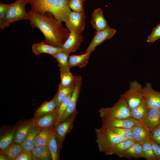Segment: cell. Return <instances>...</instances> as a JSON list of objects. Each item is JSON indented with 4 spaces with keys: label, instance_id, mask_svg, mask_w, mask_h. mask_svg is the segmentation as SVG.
I'll return each mask as SVG.
<instances>
[{
    "label": "cell",
    "instance_id": "cell-1",
    "mask_svg": "<svg viewBox=\"0 0 160 160\" xmlns=\"http://www.w3.org/2000/svg\"><path fill=\"white\" fill-rule=\"evenodd\" d=\"M28 13L30 25L41 32L45 37L44 41L50 45L61 47L70 33L63 26L62 22L57 20L53 15H42L31 10Z\"/></svg>",
    "mask_w": 160,
    "mask_h": 160
},
{
    "label": "cell",
    "instance_id": "cell-2",
    "mask_svg": "<svg viewBox=\"0 0 160 160\" xmlns=\"http://www.w3.org/2000/svg\"><path fill=\"white\" fill-rule=\"evenodd\" d=\"M28 0L32 11L42 15L50 13L61 22H67L72 12L67 0Z\"/></svg>",
    "mask_w": 160,
    "mask_h": 160
},
{
    "label": "cell",
    "instance_id": "cell-3",
    "mask_svg": "<svg viewBox=\"0 0 160 160\" xmlns=\"http://www.w3.org/2000/svg\"><path fill=\"white\" fill-rule=\"evenodd\" d=\"M95 130L98 150L106 155L114 145L126 139L106 128L101 127Z\"/></svg>",
    "mask_w": 160,
    "mask_h": 160
},
{
    "label": "cell",
    "instance_id": "cell-4",
    "mask_svg": "<svg viewBox=\"0 0 160 160\" xmlns=\"http://www.w3.org/2000/svg\"><path fill=\"white\" fill-rule=\"evenodd\" d=\"M101 118L127 119L132 118L131 108L126 99L120 95L117 101L110 107H101L99 110Z\"/></svg>",
    "mask_w": 160,
    "mask_h": 160
},
{
    "label": "cell",
    "instance_id": "cell-5",
    "mask_svg": "<svg viewBox=\"0 0 160 160\" xmlns=\"http://www.w3.org/2000/svg\"><path fill=\"white\" fill-rule=\"evenodd\" d=\"M28 4V0H17L12 3L3 23L0 25V29H5L14 22L28 20V13L26 12L25 8Z\"/></svg>",
    "mask_w": 160,
    "mask_h": 160
},
{
    "label": "cell",
    "instance_id": "cell-6",
    "mask_svg": "<svg viewBox=\"0 0 160 160\" xmlns=\"http://www.w3.org/2000/svg\"><path fill=\"white\" fill-rule=\"evenodd\" d=\"M142 88L141 85L135 80L130 83L129 89L121 95L126 99L131 108L139 105L144 100Z\"/></svg>",
    "mask_w": 160,
    "mask_h": 160
},
{
    "label": "cell",
    "instance_id": "cell-7",
    "mask_svg": "<svg viewBox=\"0 0 160 160\" xmlns=\"http://www.w3.org/2000/svg\"><path fill=\"white\" fill-rule=\"evenodd\" d=\"M86 18L84 12L72 11L68 20L65 23L66 28L70 32L81 34L84 28Z\"/></svg>",
    "mask_w": 160,
    "mask_h": 160
},
{
    "label": "cell",
    "instance_id": "cell-8",
    "mask_svg": "<svg viewBox=\"0 0 160 160\" xmlns=\"http://www.w3.org/2000/svg\"><path fill=\"white\" fill-rule=\"evenodd\" d=\"M82 84L81 77L78 76L68 105L61 119L60 122L64 121L77 111L76 110V104Z\"/></svg>",
    "mask_w": 160,
    "mask_h": 160
},
{
    "label": "cell",
    "instance_id": "cell-9",
    "mask_svg": "<svg viewBox=\"0 0 160 160\" xmlns=\"http://www.w3.org/2000/svg\"><path fill=\"white\" fill-rule=\"evenodd\" d=\"M142 94L149 108H160V92L154 90L151 83L146 82L142 89Z\"/></svg>",
    "mask_w": 160,
    "mask_h": 160
},
{
    "label": "cell",
    "instance_id": "cell-10",
    "mask_svg": "<svg viewBox=\"0 0 160 160\" xmlns=\"http://www.w3.org/2000/svg\"><path fill=\"white\" fill-rule=\"evenodd\" d=\"M116 32L115 29L110 27L103 30L96 31L93 38L85 51V52L93 51L95 47L105 41L110 39Z\"/></svg>",
    "mask_w": 160,
    "mask_h": 160
},
{
    "label": "cell",
    "instance_id": "cell-11",
    "mask_svg": "<svg viewBox=\"0 0 160 160\" xmlns=\"http://www.w3.org/2000/svg\"><path fill=\"white\" fill-rule=\"evenodd\" d=\"M102 126L105 128L116 127L132 129L139 122L132 118L127 119L101 118Z\"/></svg>",
    "mask_w": 160,
    "mask_h": 160
},
{
    "label": "cell",
    "instance_id": "cell-12",
    "mask_svg": "<svg viewBox=\"0 0 160 160\" xmlns=\"http://www.w3.org/2000/svg\"><path fill=\"white\" fill-rule=\"evenodd\" d=\"M70 32L68 37L61 47L63 50L70 54L75 52L79 49L84 39L81 34Z\"/></svg>",
    "mask_w": 160,
    "mask_h": 160
},
{
    "label": "cell",
    "instance_id": "cell-13",
    "mask_svg": "<svg viewBox=\"0 0 160 160\" xmlns=\"http://www.w3.org/2000/svg\"><path fill=\"white\" fill-rule=\"evenodd\" d=\"M77 111L62 122L57 124L55 132L59 145H60L66 134L73 128V124Z\"/></svg>",
    "mask_w": 160,
    "mask_h": 160
},
{
    "label": "cell",
    "instance_id": "cell-14",
    "mask_svg": "<svg viewBox=\"0 0 160 160\" xmlns=\"http://www.w3.org/2000/svg\"><path fill=\"white\" fill-rule=\"evenodd\" d=\"M32 49L33 53L36 55L45 53L52 56L57 53L63 50L61 47H56L50 45L44 41L34 43L32 45Z\"/></svg>",
    "mask_w": 160,
    "mask_h": 160
},
{
    "label": "cell",
    "instance_id": "cell-15",
    "mask_svg": "<svg viewBox=\"0 0 160 160\" xmlns=\"http://www.w3.org/2000/svg\"><path fill=\"white\" fill-rule=\"evenodd\" d=\"M91 16L90 23L96 31H101L110 27L104 17L103 10L100 8L95 9Z\"/></svg>",
    "mask_w": 160,
    "mask_h": 160
},
{
    "label": "cell",
    "instance_id": "cell-16",
    "mask_svg": "<svg viewBox=\"0 0 160 160\" xmlns=\"http://www.w3.org/2000/svg\"><path fill=\"white\" fill-rule=\"evenodd\" d=\"M135 142L141 144L151 138L150 131L142 123H139L132 128Z\"/></svg>",
    "mask_w": 160,
    "mask_h": 160
},
{
    "label": "cell",
    "instance_id": "cell-17",
    "mask_svg": "<svg viewBox=\"0 0 160 160\" xmlns=\"http://www.w3.org/2000/svg\"><path fill=\"white\" fill-rule=\"evenodd\" d=\"M149 108L144 98L141 103L137 106L131 108L132 118L140 123H143L145 121Z\"/></svg>",
    "mask_w": 160,
    "mask_h": 160
},
{
    "label": "cell",
    "instance_id": "cell-18",
    "mask_svg": "<svg viewBox=\"0 0 160 160\" xmlns=\"http://www.w3.org/2000/svg\"><path fill=\"white\" fill-rule=\"evenodd\" d=\"M93 51L85 52L80 55H72L69 56L68 62L70 68L76 66L79 68L85 67L88 63L90 56Z\"/></svg>",
    "mask_w": 160,
    "mask_h": 160
},
{
    "label": "cell",
    "instance_id": "cell-19",
    "mask_svg": "<svg viewBox=\"0 0 160 160\" xmlns=\"http://www.w3.org/2000/svg\"><path fill=\"white\" fill-rule=\"evenodd\" d=\"M160 118V108H149L147 118L142 123L150 131L158 127Z\"/></svg>",
    "mask_w": 160,
    "mask_h": 160
},
{
    "label": "cell",
    "instance_id": "cell-20",
    "mask_svg": "<svg viewBox=\"0 0 160 160\" xmlns=\"http://www.w3.org/2000/svg\"><path fill=\"white\" fill-rule=\"evenodd\" d=\"M118 157L128 159L145 158L141 144L136 143L132 144Z\"/></svg>",
    "mask_w": 160,
    "mask_h": 160
},
{
    "label": "cell",
    "instance_id": "cell-21",
    "mask_svg": "<svg viewBox=\"0 0 160 160\" xmlns=\"http://www.w3.org/2000/svg\"><path fill=\"white\" fill-rule=\"evenodd\" d=\"M40 131V128L35 126L31 129L20 144L23 150L32 151L34 147L35 137Z\"/></svg>",
    "mask_w": 160,
    "mask_h": 160
},
{
    "label": "cell",
    "instance_id": "cell-22",
    "mask_svg": "<svg viewBox=\"0 0 160 160\" xmlns=\"http://www.w3.org/2000/svg\"><path fill=\"white\" fill-rule=\"evenodd\" d=\"M69 54L68 52L62 50L52 56L57 61L60 72L70 71L68 62Z\"/></svg>",
    "mask_w": 160,
    "mask_h": 160
},
{
    "label": "cell",
    "instance_id": "cell-23",
    "mask_svg": "<svg viewBox=\"0 0 160 160\" xmlns=\"http://www.w3.org/2000/svg\"><path fill=\"white\" fill-rule=\"evenodd\" d=\"M58 117L57 110L56 112L46 115L38 119L35 123L36 126L39 128H49L57 122Z\"/></svg>",
    "mask_w": 160,
    "mask_h": 160
},
{
    "label": "cell",
    "instance_id": "cell-24",
    "mask_svg": "<svg viewBox=\"0 0 160 160\" xmlns=\"http://www.w3.org/2000/svg\"><path fill=\"white\" fill-rule=\"evenodd\" d=\"M35 124L33 122H30L17 130L15 134L14 142L20 145Z\"/></svg>",
    "mask_w": 160,
    "mask_h": 160
},
{
    "label": "cell",
    "instance_id": "cell-25",
    "mask_svg": "<svg viewBox=\"0 0 160 160\" xmlns=\"http://www.w3.org/2000/svg\"><path fill=\"white\" fill-rule=\"evenodd\" d=\"M58 145H59L56 133L54 131H51L47 146L52 160H57L58 159Z\"/></svg>",
    "mask_w": 160,
    "mask_h": 160
},
{
    "label": "cell",
    "instance_id": "cell-26",
    "mask_svg": "<svg viewBox=\"0 0 160 160\" xmlns=\"http://www.w3.org/2000/svg\"><path fill=\"white\" fill-rule=\"evenodd\" d=\"M32 153L33 160H47L51 159L47 146L35 147Z\"/></svg>",
    "mask_w": 160,
    "mask_h": 160
},
{
    "label": "cell",
    "instance_id": "cell-27",
    "mask_svg": "<svg viewBox=\"0 0 160 160\" xmlns=\"http://www.w3.org/2000/svg\"><path fill=\"white\" fill-rule=\"evenodd\" d=\"M135 143L133 140L126 139L118 143L111 148L108 155L115 154L118 156Z\"/></svg>",
    "mask_w": 160,
    "mask_h": 160
},
{
    "label": "cell",
    "instance_id": "cell-28",
    "mask_svg": "<svg viewBox=\"0 0 160 160\" xmlns=\"http://www.w3.org/2000/svg\"><path fill=\"white\" fill-rule=\"evenodd\" d=\"M51 131L44 129L37 134L34 140L35 147L47 146Z\"/></svg>",
    "mask_w": 160,
    "mask_h": 160
},
{
    "label": "cell",
    "instance_id": "cell-29",
    "mask_svg": "<svg viewBox=\"0 0 160 160\" xmlns=\"http://www.w3.org/2000/svg\"><path fill=\"white\" fill-rule=\"evenodd\" d=\"M57 101L55 96L51 100L43 104L37 110L36 115L39 116L45 113H50L57 110Z\"/></svg>",
    "mask_w": 160,
    "mask_h": 160
},
{
    "label": "cell",
    "instance_id": "cell-30",
    "mask_svg": "<svg viewBox=\"0 0 160 160\" xmlns=\"http://www.w3.org/2000/svg\"><path fill=\"white\" fill-rule=\"evenodd\" d=\"M77 76H73L70 71L60 72L61 81L58 87H67L74 84Z\"/></svg>",
    "mask_w": 160,
    "mask_h": 160
},
{
    "label": "cell",
    "instance_id": "cell-31",
    "mask_svg": "<svg viewBox=\"0 0 160 160\" xmlns=\"http://www.w3.org/2000/svg\"><path fill=\"white\" fill-rule=\"evenodd\" d=\"M75 84V83L67 87H58V91L55 95L57 101V109L64 99L73 92Z\"/></svg>",
    "mask_w": 160,
    "mask_h": 160
},
{
    "label": "cell",
    "instance_id": "cell-32",
    "mask_svg": "<svg viewBox=\"0 0 160 160\" xmlns=\"http://www.w3.org/2000/svg\"><path fill=\"white\" fill-rule=\"evenodd\" d=\"M23 150L20 145L17 144H11L3 150L9 158L15 160Z\"/></svg>",
    "mask_w": 160,
    "mask_h": 160
},
{
    "label": "cell",
    "instance_id": "cell-33",
    "mask_svg": "<svg viewBox=\"0 0 160 160\" xmlns=\"http://www.w3.org/2000/svg\"><path fill=\"white\" fill-rule=\"evenodd\" d=\"M105 128L110 130L126 139L134 140L132 129L116 127H110Z\"/></svg>",
    "mask_w": 160,
    "mask_h": 160
},
{
    "label": "cell",
    "instance_id": "cell-34",
    "mask_svg": "<svg viewBox=\"0 0 160 160\" xmlns=\"http://www.w3.org/2000/svg\"><path fill=\"white\" fill-rule=\"evenodd\" d=\"M145 158L147 160H156L150 139L141 144Z\"/></svg>",
    "mask_w": 160,
    "mask_h": 160
},
{
    "label": "cell",
    "instance_id": "cell-35",
    "mask_svg": "<svg viewBox=\"0 0 160 160\" xmlns=\"http://www.w3.org/2000/svg\"><path fill=\"white\" fill-rule=\"evenodd\" d=\"M72 93L69 95L61 103L57 109L58 114L57 122V124L60 122L61 119L67 108Z\"/></svg>",
    "mask_w": 160,
    "mask_h": 160
},
{
    "label": "cell",
    "instance_id": "cell-36",
    "mask_svg": "<svg viewBox=\"0 0 160 160\" xmlns=\"http://www.w3.org/2000/svg\"><path fill=\"white\" fill-rule=\"evenodd\" d=\"M15 133V131L13 130L1 138L0 149L3 150L11 144L14 140Z\"/></svg>",
    "mask_w": 160,
    "mask_h": 160
},
{
    "label": "cell",
    "instance_id": "cell-37",
    "mask_svg": "<svg viewBox=\"0 0 160 160\" xmlns=\"http://www.w3.org/2000/svg\"><path fill=\"white\" fill-rule=\"evenodd\" d=\"M85 0H70L69 1V6L73 11L84 12L83 3Z\"/></svg>",
    "mask_w": 160,
    "mask_h": 160
},
{
    "label": "cell",
    "instance_id": "cell-38",
    "mask_svg": "<svg viewBox=\"0 0 160 160\" xmlns=\"http://www.w3.org/2000/svg\"><path fill=\"white\" fill-rule=\"evenodd\" d=\"M159 39H160V23L153 28L148 37L146 41L147 42L153 43Z\"/></svg>",
    "mask_w": 160,
    "mask_h": 160
},
{
    "label": "cell",
    "instance_id": "cell-39",
    "mask_svg": "<svg viewBox=\"0 0 160 160\" xmlns=\"http://www.w3.org/2000/svg\"><path fill=\"white\" fill-rule=\"evenodd\" d=\"M12 4H7L0 3V25L3 23Z\"/></svg>",
    "mask_w": 160,
    "mask_h": 160
},
{
    "label": "cell",
    "instance_id": "cell-40",
    "mask_svg": "<svg viewBox=\"0 0 160 160\" xmlns=\"http://www.w3.org/2000/svg\"><path fill=\"white\" fill-rule=\"evenodd\" d=\"M151 139L160 145V127L158 126L150 131Z\"/></svg>",
    "mask_w": 160,
    "mask_h": 160
},
{
    "label": "cell",
    "instance_id": "cell-41",
    "mask_svg": "<svg viewBox=\"0 0 160 160\" xmlns=\"http://www.w3.org/2000/svg\"><path fill=\"white\" fill-rule=\"evenodd\" d=\"M15 160H33L32 151L23 150L22 152L15 159Z\"/></svg>",
    "mask_w": 160,
    "mask_h": 160
},
{
    "label": "cell",
    "instance_id": "cell-42",
    "mask_svg": "<svg viewBox=\"0 0 160 160\" xmlns=\"http://www.w3.org/2000/svg\"><path fill=\"white\" fill-rule=\"evenodd\" d=\"M150 140L156 160H160V145L152 140Z\"/></svg>",
    "mask_w": 160,
    "mask_h": 160
},
{
    "label": "cell",
    "instance_id": "cell-43",
    "mask_svg": "<svg viewBox=\"0 0 160 160\" xmlns=\"http://www.w3.org/2000/svg\"><path fill=\"white\" fill-rule=\"evenodd\" d=\"M7 159L4 156H0V160H4Z\"/></svg>",
    "mask_w": 160,
    "mask_h": 160
},
{
    "label": "cell",
    "instance_id": "cell-44",
    "mask_svg": "<svg viewBox=\"0 0 160 160\" xmlns=\"http://www.w3.org/2000/svg\"><path fill=\"white\" fill-rule=\"evenodd\" d=\"M159 127H160V118L159 121Z\"/></svg>",
    "mask_w": 160,
    "mask_h": 160
},
{
    "label": "cell",
    "instance_id": "cell-45",
    "mask_svg": "<svg viewBox=\"0 0 160 160\" xmlns=\"http://www.w3.org/2000/svg\"><path fill=\"white\" fill-rule=\"evenodd\" d=\"M68 0V1H69L70 0Z\"/></svg>",
    "mask_w": 160,
    "mask_h": 160
}]
</instances>
